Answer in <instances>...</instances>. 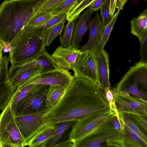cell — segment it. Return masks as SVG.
Returning <instances> with one entry per match:
<instances>
[{"mask_svg":"<svg viewBox=\"0 0 147 147\" xmlns=\"http://www.w3.org/2000/svg\"><path fill=\"white\" fill-rule=\"evenodd\" d=\"M140 61L147 63V35L140 41Z\"/></svg>","mask_w":147,"mask_h":147,"instance_id":"d590c367","label":"cell"},{"mask_svg":"<svg viewBox=\"0 0 147 147\" xmlns=\"http://www.w3.org/2000/svg\"><path fill=\"white\" fill-rule=\"evenodd\" d=\"M105 1V0H95L90 5V8L93 10L94 11H97L100 9Z\"/></svg>","mask_w":147,"mask_h":147,"instance_id":"f35d334b","label":"cell"},{"mask_svg":"<svg viewBox=\"0 0 147 147\" xmlns=\"http://www.w3.org/2000/svg\"><path fill=\"white\" fill-rule=\"evenodd\" d=\"M26 146L10 102L0 114V147Z\"/></svg>","mask_w":147,"mask_h":147,"instance_id":"5b68a950","label":"cell"},{"mask_svg":"<svg viewBox=\"0 0 147 147\" xmlns=\"http://www.w3.org/2000/svg\"><path fill=\"white\" fill-rule=\"evenodd\" d=\"M131 33L136 36L139 41L147 35V9L130 21Z\"/></svg>","mask_w":147,"mask_h":147,"instance_id":"ac0fdd59","label":"cell"},{"mask_svg":"<svg viewBox=\"0 0 147 147\" xmlns=\"http://www.w3.org/2000/svg\"><path fill=\"white\" fill-rule=\"evenodd\" d=\"M3 45L0 43V53L3 51Z\"/></svg>","mask_w":147,"mask_h":147,"instance_id":"b9f144b4","label":"cell"},{"mask_svg":"<svg viewBox=\"0 0 147 147\" xmlns=\"http://www.w3.org/2000/svg\"><path fill=\"white\" fill-rule=\"evenodd\" d=\"M46 109L33 113L15 116L18 126L24 139L25 146L39 131L45 123L49 111Z\"/></svg>","mask_w":147,"mask_h":147,"instance_id":"ba28073f","label":"cell"},{"mask_svg":"<svg viewBox=\"0 0 147 147\" xmlns=\"http://www.w3.org/2000/svg\"><path fill=\"white\" fill-rule=\"evenodd\" d=\"M105 142L107 146L124 147L123 135L115 129L112 121L82 140L73 143L72 147H100Z\"/></svg>","mask_w":147,"mask_h":147,"instance_id":"8992f818","label":"cell"},{"mask_svg":"<svg viewBox=\"0 0 147 147\" xmlns=\"http://www.w3.org/2000/svg\"><path fill=\"white\" fill-rule=\"evenodd\" d=\"M124 147H142L126 134H123Z\"/></svg>","mask_w":147,"mask_h":147,"instance_id":"8d00e7d4","label":"cell"},{"mask_svg":"<svg viewBox=\"0 0 147 147\" xmlns=\"http://www.w3.org/2000/svg\"><path fill=\"white\" fill-rule=\"evenodd\" d=\"M76 121H71L57 124V129L54 135L47 142L45 147H54L62 138L65 131L75 123Z\"/></svg>","mask_w":147,"mask_h":147,"instance_id":"cb8c5ba5","label":"cell"},{"mask_svg":"<svg viewBox=\"0 0 147 147\" xmlns=\"http://www.w3.org/2000/svg\"><path fill=\"white\" fill-rule=\"evenodd\" d=\"M88 28L90 30L89 38L86 44L81 47V51L94 49L101 40L105 28L98 12L95 16L89 20Z\"/></svg>","mask_w":147,"mask_h":147,"instance_id":"9a60e30c","label":"cell"},{"mask_svg":"<svg viewBox=\"0 0 147 147\" xmlns=\"http://www.w3.org/2000/svg\"><path fill=\"white\" fill-rule=\"evenodd\" d=\"M126 114L142 129L144 132L147 133V115L134 113H125Z\"/></svg>","mask_w":147,"mask_h":147,"instance_id":"d6a6232c","label":"cell"},{"mask_svg":"<svg viewBox=\"0 0 147 147\" xmlns=\"http://www.w3.org/2000/svg\"><path fill=\"white\" fill-rule=\"evenodd\" d=\"M43 71L40 68H30L19 73L9 80L12 86L17 88L18 86L27 82Z\"/></svg>","mask_w":147,"mask_h":147,"instance_id":"44dd1931","label":"cell"},{"mask_svg":"<svg viewBox=\"0 0 147 147\" xmlns=\"http://www.w3.org/2000/svg\"><path fill=\"white\" fill-rule=\"evenodd\" d=\"M98 84L103 90L111 88L109 80V58L108 54L104 50L97 57Z\"/></svg>","mask_w":147,"mask_h":147,"instance_id":"2e32d148","label":"cell"},{"mask_svg":"<svg viewBox=\"0 0 147 147\" xmlns=\"http://www.w3.org/2000/svg\"><path fill=\"white\" fill-rule=\"evenodd\" d=\"M74 77L68 70L57 67L43 71L23 85L28 84L58 86L67 88Z\"/></svg>","mask_w":147,"mask_h":147,"instance_id":"8fae6325","label":"cell"},{"mask_svg":"<svg viewBox=\"0 0 147 147\" xmlns=\"http://www.w3.org/2000/svg\"><path fill=\"white\" fill-rule=\"evenodd\" d=\"M57 67L51 55L45 50L29 61L20 65H11L8 70L9 77L10 80L19 73L32 68H40L45 71Z\"/></svg>","mask_w":147,"mask_h":147,"instance_id":"7c38bea8","label":"cell"},{"mask_svg":"<svg viewBox=\"0 0 147 147\" xmlns=\"http://www.w3.org/2000/svg\"><path fill=\"white\" fill-rule=\"evenodd\" d=\"M72 70L74 77L86 79L98 84L97 59L94 50L81 51Z\"/></svg>","mask_w":147,"mask_h":147,"instance_id":"9c48e42d","label":"cell"},{"mask_svg":"<svg viewBox=\"0 0 147 147\" xmlns=\"http://www.w3.org/2000/svg\"><path fill=\"white\" fill-rule=\"evenodd\" d=\"M74 24V20L68 22L65 27L63 35L59 37L60 46L67 47L71 45Z\"/></svg>","mask_w":147,"mask_h":147,"instance_id":"484cf974","label":"cell"},{"mask_svg":"<svg viewBox=\"0 0 147 147\" xmlns=\"http://www.w3.org/2000/svg\"><path fill=\"white\" fill-rule=\"evenodd\" d=\"M55 16L50 12H36L35 14L22 30H29L33 28L44 24Z\"/></svg>","mask_w":147,"mask_h":147,"instance_id":"d4e9b609","label":"cell"},{"mask_svg":"<svg viewBox=\"0 0 147 147\" xmlns=\"http://www.w3.org/2000/svg\"><path fill=\"white\" fill-rule=\"evenodd\" d=\"M117 0H110V12L111 15L113 16L116 8Z\"/></svg>","mask_w":147,"mask_h":147,"instance_id":"ab89813d","label":"cell"},{"mask_svg":"<svg viewBox=\"0 0 147 147\" xmlns=\"http://www.w3.org/2000/svg\"><path fill=\"white\" fill-rule=\"evenodd\" d=\"M73 143L69 140L62 142H59L54 147H72Z\"/></svg>","mask_w":147,"mask_h":147,"instance_id":"60d3db41","label":"cell"},{"mask_svg":"<svg viewBox=\"0 0 147 147\" xmlns=\"http://www.w3.org/2000/svg\"><path fill=\"white\" fill-rule=\"evenodd\" d=\"M43 0H5L0 5V43L9 45L35 14Z\"/></svg>","mask_w":147,"mask_h":147,"instance_id":"7a4b0ae2","label":"cell"},{"mask_svg":"<svg viewBox=\"0 0 147 147\" xmlns=\"http://www.w3.org/2000/svg\"><path fill=\"white\" fill-rule=\"evenodd\" d=\"M94 11L89 8L80 17L74 27L71 44L78 48L83 36L88 29V24Z\"/></svg>","mask_w":147,"mask_h":147,"instance_id":"e0dca14e","label":"cell"},{"mask_svg":"<svg viewBox=\"0 0 147 147\" xmlns=\"http://www.w3.org/2000/svg\"><path fill=\"white\" fill-rule=\"evenodd\" d=\"M79 3L78 0H65L51 12L53 15L63 13L68 14Z\"/></svg>","mask_w":147,"mask_h":147,"instance_id":"4316f807","label":"cell"},{"mask_svg":"<svg viewBox=\"0 0 147 147\" xmlns=\"http://www.w3.org/2000/svg\"><path fill=\"white\" fill-rule=\"evenodd\" d=\"M110 0H105L100 8L102 23L104 28L111 22L113 17L110 14Z\"/></svg>","mask_w":147,"mask_h":147,"instance_id":"836d02e7","label":"cell"},{"mask_svg":"<svg viewBox=\"0 0 147 147\" xmlns=\"http://www.w3.org/2000/svg\"><path fill=\"white\" fill-rule=\"evenodd\" d=\"M9 61L6 55L0 58V110L3 111L9 103L16 89L9 79L8 64Z\"/></svg>","mask_w":147,"mask_h":147,"instance_id":"4fadbf2b","label":"cell"},{"mask_svg":"<svg viewBox=\"0 0 147 147\" xmlns=\"http://www.w3.org/2000/svg\"><path fill=\"white\" fill-rule=\"evenodd\" d=\"M57 127L56 125L38 134L31 140L28 146L30 147H45L54 135Z\"/></svg>","mask_w":147,"mask_h":147,"instance_id":"ffe728a7","label":"cell"},{"mask_svg":"<svg viewBox=\"0 0 147 147\" xmlns=\"http://www.w3.org/2000/svg\"><path fill=\"white\" fill-rule=\"evenodd\" d=\"M65 0H44L38 3L34 7V12L50 13L55 7Z\"/></svg>","mask_w":147,"mask_h":147,"instance_id":"f1b7e54d","label":"cell"},{"mask_svg":"<svg viewBox=\"0 0 147 147\" xmlns=\"http://www.w3.org/2000/svg\"><path fill=\"white\" fill-rule=\"evenodd\" d=\"M95 0H82L67 14L68 22L75 20L85 9L90 5Z\"/></svg>","mask_w":147,"mask_h":147,"instance_id":"83f0119b","label":"cell"},{"mask_svg":"<svg viewBox=\"0 0 147 147\" xmlns=\"http://www.w3.org/2000/svg\"><path fill=\"white\" fill-rule=\"evenodd\" d=\"M123 113L124 123L134 132L138 135L145 142L147 143V137L145 134L138 125L126 114Z\"/></svg>","mask_w":147,"mask_h":147,"instance_id":"4dcf8cb0","label":"cell"},{"mask_svg":"<svg viewBox=\"0 0 147 147\" xmlns=\"http://www.w3.org/2000/svg\"><path fill=\"white\" fill-rule=\"evenodd\" d=\"M49 88L50 86L48 85L36 84L17 103L13 111L15 116L33 113L47 109L45 100Z\"/></svg>","mask_w":147,"mask_h":147,"instance_id":"52a82bcc","label":"cell"},{"mask_svg":"<svg viewBox=\"0 0 147 147\" xmlns=\"http://www.w3.org/2000/svg\"><path fill=\"white\" fill-rule=\"evenodd\" d=\"M124 129L127 135L140 144L142 147H147V143L143 140L137 134L131 130L125 123Z\"/></svg>","mask_w":147,"mask_h":147,"instance_id":"e575fe53","label":"cell"},{"mask_svg":"<svg viewBox=\"0 0 147 147\" xmlns=\"http://www.w3.org/2000/svg\"><path fill=\"white\" fill-rule=\"evenodd\" d=\"M48 30H22L10 45L8 57L11 65H20L35 58L46 50Z\"/></svg>","mask_w":147,"mask_h":147,"instance_id":"3957f363","label":"cell"},{"mask_svg":"<svg viewBox=\"0 0 147 147\" xmlns=\"http://www.w3.org/2000/svg\"><path fill=\"white\" fill-rule=\"evenodd\" d=\"M115 114L111 110L100 111L87 115L76 121L69 134L73 143L78 142L90 135L112 120Z\"/></svg>","mask_w":147,"mask_h":147,"instance_id":"277c9868","label":"cell"},{"mask_svg":"<svg viewBox=\"0 0 147 147\" xmlns=\"http://www.w3.org/2000/svg\"><path fill=\"white\" fill-rule=\"evenodd\" d=\"M111 88H106L103 89V90L106 98L109 103L111 110L114 111L113 109V96Z\"/></svg>","mask_w":147,"mask_h":147,"instance_id":"74e56055","label":"cell"},{"mask_svg":"<svg viewBox=\"0 0 147 147\" xmlns=\"http://www.w3.org/2000/svg\"><path fill=\"white\" fill-rule=\"evenodd\" d=\"M34 84L18 86L10 101L11 107L13 111L17 103L24 98L36 85Z\"/></svg>","mask_w":147,"mask_h":147,"instance_id":"603a6c76","label":"cell"},{"mask_svg":"<svg viewBox=\"0 0 147 147\" xmlns=\"http://www.w3.org/2000/svg\"><path fill=\"white\" fill-rule=\"evenodd\" d=\"M112 92L114 111L119 113H134L147 115V102L145 99L125 92Z\"/></svg>","mask_w":147,"mask_h":147,"instance_id":"30bf717a","label":"cell"},{"mask_svg":"<svg viewBox=\"0 0 147 147\" xmlns=\"http://www.w3.org/2000/svg\"><path fill=\"white\" fill-rule=\"evenodd\" d=\"M120 10V9H118L117 11L113 16V18L111 22L105 28L101 40L94 49L97 57L99 56L102 51L104 50V46L108 41Z\"/></svg>","mask_w":147,"mask_h":147,"instance_id":"7402d4cb","label":"cell"},{"mask_svg":"<svg viewBox=\"0 0 147 147\" xmlns=\"http://www.w3.org/2000/svg\"><path fill=\"white\" fill-rule=\"evenodd\" d=\"M81 50L71 45L68 47H57L51 56L57 67L73 69Z\"/></svg>","mask_w":147,"mask_h":147,"instance_id":"5bb4252c","label":"cell"},{"mask_svg":"<svg viewBox=\"0 0 147 147\" xmlns=\"http://www.w3.org/2000/svg\"><path fill=\"white\" fill-rule=\"evenodd\" d=\"M66 89L62 86H50L45 100L46 109H50L54 107L61 100Z\"/></svg>","mask_w":147,"mask_h":147,"instance_id":"d6986e66","label":"cell"},{"mask_svg":"<svg viewBox=\"0 0 147 147\" xmlns=\"http://www.w3.org/2000/svg\"><path fill=\"white\" fill-rule=\"evenodd\" d=\"M82 0H78V1L79 2L81 1Z\"/></svg>","mask_w":147,"mask_h":147,"instance_id":"7bdbcfd3","label":"cell"},{"mask_svg":"<svg viewBox=\"0 0 147 147\" xmlns=\"http://www.w3.org/2000/svg\"><path fill=\"white\" fill-rule=\"evenodd\" d=\"M111 110L101 86L87 79L74 77L57 105L50 111L40 130L62 123L77 121L92 113Z\"/></svg>","mask_w":147,"mask_h":147,"instance_id":"6da1fadb","label":"cell"},{"mask_svg":"<svg viewBox=\"0 0 147 147\" xmlns=\"http://www.w3.org/2000/svg\"><path fill=\"white\" fill-rule=\"evenodd\" d=\"M65 22H62L48 30L46 39V46L48 47L55 38L58 36L61 35Z\"/></svg>","mask_w":147,"mask_h":147,"instance_id":"f546056e","label":"cell"},{"mask_svg":"<svg viewBox=\"0 0 147 147\" xmlns=\"http://www.w3.org/2000/svg\"><path fill=\"white\" fill-rule=\"evenodd\" d=\"M67 13H63L55 15L52 19L44 24L33 28L30 30L38 28H45L49 30L62 22L67 20Z\"/></svg>","mask_w":147,"mask_h":147,"instance_id":"1f68e13d","label":"cell"}]
</instances>
